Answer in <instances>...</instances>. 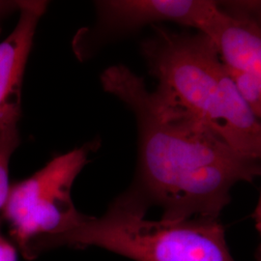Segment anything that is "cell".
<instances>
[{"label": "cell", "mask_w": 261, "mask_h": 261, "mask_svg": "<svg viewBox=\"0 0 261 261\" xmlns=\"http://www.w3.org/2000/svg\"><path fill=\"white\" fill-rule=\"evenodd\" d=\"M47 4L46 1L19 2V21L0 43V132L17 126L19 121L24 68Z\"/></svg>", "instance_id": "7"}, {"label": "cell", "mask_w": 261, "mask_h": 261, "mask_svg": "<svg viewBox=\"0 0 261 261\" xmlns=\"http://www.w3.org/2000/svg\"><path fill=\"white\" fill-rule=\"evenodd\" d=\"M95 145L84 144L57 156L30 177L10 186L2 211L28 258H32L34 245L72 230L86 217L75 208L72 188Z\"/></svg>", "instance_id": "4"}, {"label": "cell", "mask_w": 261, "mask_h": 261, "mask_svg": "<svg viewBox=\"0 0 261 261\" xmlns=\"http://www.w3.org/2000/svg\"><path fill=\"white\" fill-rule=\"evenodd\" d=\"M141 43L155 94L203 122L237 153L259 160L261 126L228 75L214 44L202 33H175L152 25Z\"/></svg>", "instance_id": "2"}, {"label": "cell", "mask_w": 261, "mask_h": 261, "mask_svg": "<svg viewBox=\"0 0 261 261\" xmlns=\"http://www.w3.org/2000/svg\"><path fill=\"white\" fill-rule=\"evenodd\" d=\"M0 261H17L15 247L0 232Z\"/></svg>", "instance_id": "9"}, {"label": "cell", "mask_w": 261, "mask_h": 261, "mask_svg": "<svg viewBox=\"0 0 261 261\" xmlns=\"http://www.w3.org/2000/svg\"><path fill=\"white\" fill-rule=\"evenodd\" d=\"M220 8L202 33L214 44L228 70L261 75L259 2H227Z\"/></svg>", "instance_id": "6"}, {"label": "cell", "mask_w": 261, "mask_h": 261, "mask_svg": "<svg viewBox=\"0 0 261 261\" xmlns=\"http://www.w3.org/2000/svg\"><path fill=\"white\" fill-rule=\"evenodd\" d=\"M101 84L136 115L140 157L134 188L148 205L163 209L162 219H219L234 185L260 175L259 160L234 151L203 122L149 91L126 66L109 67Z\"/></svg>", "instance_id": "1"}, {"label": "cell", "mask_w": 261, "mask_h": 261, "mask_svg": "<svg viewBox=\"0 0 261 261\" xmlns=\"http://www.w3.org/2000/svg\"><path fill=\"white\" fill-rule=\"evenodd\" d=\"M148 203L133 187L100 217L86 216L63 235L37 243L33 251L97 247L135 261H235L220 219L152 221Z\"/></svg>", "instance_id": "3"}, {"label": "cell", "mask_w": 261, "mask_h": 261, "mask_svg": "<svg viewBox=\"0 0 261 261\" xmlns=\"http://www.w3.org/2000/svg\"><path fill=\"white\" fill-rule=\"evenodd\" d=\"M19 144V135L17 126L0 132V210L6 203L9 194V163L14 151Z\"/></svg>", "instance_id": "8"}, {"label": "cell", "mask_w": 261, "mask_h": 261, "mask_svg": "<svg viewBox=\"0 0 261 261\" xmlns=\"http://www.w3.org/2000/svg\"><path fill=\"white\" fill-rule=\"evenodd\" d=\"M96 7L95 35L102 39L167 21L203 33L220 4L210 0H103L97 1Z\"/></svg>", "instance_id": "5"}]
</instances>
